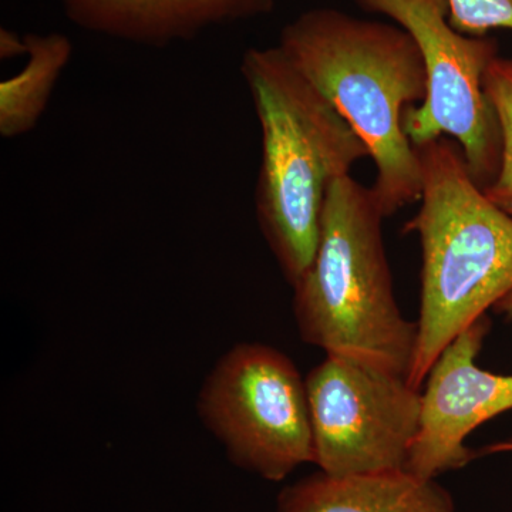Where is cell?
Masks as SVG:
<instances>
[{
    "instance_id": "cell-1",
    "label": "cell",
    "mask_w": 512,
    "mask_h": 512,
    "mask_svg": "<svg viewBox=\"0 0 512 512\" xmlns=\"http://www.w3.org/2000/svg\"><path fill=\"white\" fill-rule=\"evenodd\" d=\"M279 49L365 141L384 218L421 198L423 171L403 130L404 111L427 96L419 46L399 25L342 10L303 12L282 29Z\"/></svg>"
},
{
    "instance_id": "cell-2",
    "label": "cell",
    "mask_w": 512,
    "mask_h": 512,
    "mask_svg": "<svg viewBox=\"0 0 512 512\" xmlns=\"http://www.w3.org/2000/svg\"><path fill=\"white\" fill-rule=\"evenodd\" d=\"M241 73L262 133L256 220L286 281L295 286L318 249L329 188L370 153L278 46L247 50Z\"/></svg>"
},
{
    "instance_id": "cell-3",
    "label": "cell",
    "mask_w": 512,
    "mask_h": 512,
    "mask_svg": "<svg viewBox=\"0 0 512 512\" xmlns=\"http://www.w3.org/2000/svg\"><path fill=\"white\" fill-rule=\"evenodd\" d=\"M416 147L420 210L404 231L420 237V316L409 383L426 382L443 350L512 292V218L488 200L451 137Z\"/></svg>"
},
{
    "instance_id": "cell-4",
    "label": "cell",
    "mask_w": 512,
    "mask_h": 512,
    "mask_svg": "<svg viewBox=\"0 0 512 512\" xmlns=\"http://www.w3.org/2000/svg\"><path fill=\"white\" fill-rule=\"evenodd\" d=\"M372 188L352 175L326 195L318 249L293 288L303 342L409 380L417 323L397 305Z\"/></svg>"
},
{
    "instance_id": "cell-5",
    "label": "cell",
    "mask_w": 512,
    "mask_h": 512,
    "mask_svg": "<svg viewBox=\"0 0 512 512\" xmlns=\"http://www.w3.org/2000/svg\"><path fill=\"white\" fill-rule=\"evenodd\" d=\"M198 416L235 466L272 483L313 464L305 379L281 350L238 343L205 377Z\"/></svg>"
},
{
    "instance_id": "cell-6",
    "label": "cell",
    "mask_w": 512,
    "mask_h": 512,
    "mask_svg": "<svg viewBox=\"0 0 512 512\" xmlns=\"http://www.w3.org/2000/svg\"><path fill=\"white\" fill-rule=\"evenodd\" d=\"M359 8L394 20L419 46L427 73V96L403 114L413 146L440 136L463 150L481 190L497 177L501 133L484 92V76L498 56L491 37H474L450 25L447 0H353Z\"/></svg>"
},
{
    "instance_id": "cell-7",
    "label": "cell",
    "mask_w": 512,
    "mask_h": 512,
    "mask_svg": "<svg viewBox=\"0 0 512 512\" xmlns=\"http://www.w3.org/2000/svg\"><path fill=\"white\" fill-rule=\"evenodd\" d=\"M313 464L330 476L406 470L421 393L406 377L326 355L305 377Z\"/></svg>"
},
{
    "instance_id": "cell-8",
    "label": "cell",
    "mask_w": 512,
    "mask_h": 512,
    "mask_svg": "<svg viewBox=\"0 0 512 512\" xmlns=\"http://www.w3.org/2000/svg\"><path fill=\"white\" fill-rule=\"evenodd\" d=\"M488 328V319L481 318L464 330L427 375L419 431L406 464L421 480L466 467L476 456L466 447L467 437L485 421L512 410V376L477 365Z\"/></svg>"
},
{
    "instance_id": "cell-9",
    "label": "cell",
    "mask_w": 512,
    "mask_h": 512,
    "mask_svg": "<svg viewBox=\"0 0 512 512\" xmlns=\"http://www.w3.org/2000/svg\"><path fill=\"white\" fill-rule=\"evenodd\" d=\"M84 30L137 43L168 46L191 40L212 26L265 15L275 0H59Z\"/></svg>"
},
{
    "instance_id": "cell-10",
    "label": "cell",
    "mask_w": 512,
    "mask_h": 512,
    "mask_svg": "<svg viewBox=\"0 0 512 512\" xmlns=\"http://www.w3.org/2000/svg\"><path fill=\"white\" fill-rule=\"evenodd\" d=\"M276 512H454L446 488L407 470L355 476L318 471L279 493Z\"/></svg>"
},
{
    "instance_id": "cell-11",
    "label": "cell",
    "mask_w": 512,
    "mask_h": 512,
    "mask_svg": "<svg viewBox=\"0 0 512 512\" xmlns=\"http://www.w3.org/2000/svg\"><path fill=\"white\" fill-rule=\"evenodd\" d=\"M25 40L28 62L0 83V134L5 138L23 136L36 127L73 53L72 42L62 33H29Z\"/></svg>"
},
{
    "instance_id": "cell-12",
    "label": "cell",
    "mask_w": 512,
    "mask_h": 512,
    "mask_svg": "<svg viewBox=\"0 0 512 512\" xmlns=\"http://www.w3.org/2000/svg\"><path fill=\"white\" fill-rule=\"evenodd\" d=\"M484 92L500 126L501 160L497 177L483 191L512 218V59L495 57L485 72Z\"/></svg>"
},
{
    "instance_id": "cell-13",
    "label": "cell",
    "mask_w": 512,
    "mask_h": 512,
    "mask_svg": "<svg viewBox=\"0 0 512 512\" xmlns=\"http://www.w3.org/2000/svg\"><path fill=\"white\" fill-rule=\"evenodd\" d=\"M450 25L463 35L484 37L493 29L512 30V0H447Z\"/></svg>"
},
{
    "instance_id": "cell-14",
    "label": "cell",
    "mask_w": 512,
    "mask_h": 512,
    "mask_svg": "<svg viewBox=\"0 0 512 512\" xmlns=\"http://www.w3.org/2000/svg\"><path fill=\"white\" fill-rule=\"evenodd\" d=\"M26 53H28V46H26L25 36L19 37L8 29L0 30V56L2 59H12V57L26 55Z\"/></svg>"
},
{
    "instance_id": "cell-15",
    "label": "cell",
    "mask_w": 512,
    "mask_h": 512,
    "mask_svg": "<svg viewBox=\"0 0 512 512\" xmlns=\"http://www.w3.org/2000/svg\"><path fill=\"white\" fill-rule=\"evenodd\" d=\"M494 309L498 313H503L505 318L512 319V292L505 296L503 301L498 302Z\"/></svg>"
},
{
    "instance_id": "cell-16",
    "label": "cell",
    "mask_w": 512,
    "mask_h": 512,
    "mask_svg": "<svg viewBox=\"0 0 512 512\" xmlns=\"http://www.w3.org/2000/svg\"><path fill=\"white\" fill-rule=\"evenodd\" d=\"M505 450H512V443L498 444V446H493L488 451H491V453H494V451H505Z\"/></svg>"
}]
</instances>
